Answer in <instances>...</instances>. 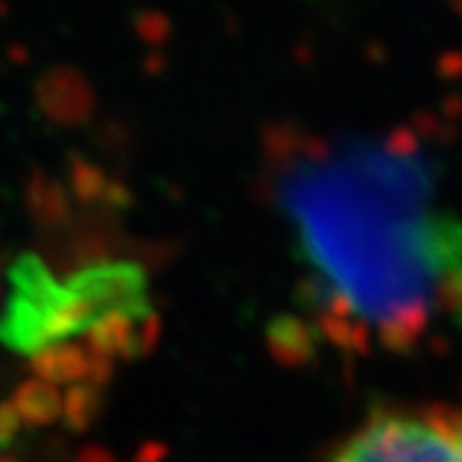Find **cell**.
Returning a JSON list of instances; mask_svg holds the SVG:
<instances>
[{
	"label": "cell",
	"instance_id": "obj_2",
	"mask_svg": "<svg viewBox=\"0 0 462 462\" xmlns=\"http://www.w3.org/2000/svg\"><path fill=\"white\" fill-rule=\"evenodd\" d=\"M326 462H462V404H402L362 418Z\"/></svg>",
	"mask_w": 462,
	"mask_h": 462
},
{
	"label": "cell",
	"instance_id": "obj_3",
	"mask_svg": "<svg viewBox=\"0 0 462 462\" xmlns=\"http://www.w3.org/2000/svg\"><path fill=\"white\" fill-rule=\"evenodd\" d=\"M435 262L440 290L448 292L451 307L462 318V220L435 223Z\"/></svg>",
	"mask_w": 462,
	"mask_h": 462
},
{
	"label": "cell",
	"instance_id": "obj_1",
	"mask_svg": "<svg viewBox=\"0 0 462 462\" xmlns=\"http://www.w3.org/2000/svg\"><path fill=\"white\" fill-rule=\"evenodd\" d=\"M304 248L328 292L362 323H415L438 282L435 223L418 184L384 164H337L307 176L292 198Z\"/></svg>",
	"mask_w": 462,
	"mask_h": 462
}]
</instances>
